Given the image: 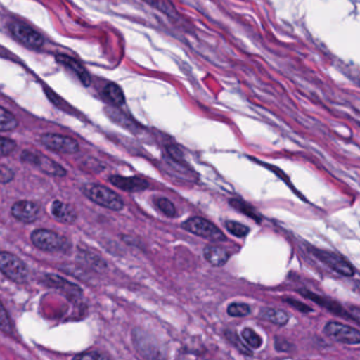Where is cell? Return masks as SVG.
Masks as SVG:
<instances>
[{
  "instance_id": "277c9868",
  "label": "cell",
  "mask_w": 360,
  "mask_h": 360,
  "mask_svg": "<svg viewBox=\"0 0 360 360\" xmlns=\"http://www.w3.org/2000/svg\"><path fill=\"white\" fill-rule=\"evenodd\" d=\"M32 243L38 249L46 252H58L67 247V239L58 233L46 229H38L31 235Z\"/></svg>"
},
{
  "instance_id": "52a82bcc",
  "label": "cell",
  "mask_w": 360,
  "mask_h": 360,
  "mask_svg": "<svg viewBox=\"0 0 360 360\" xmlns=\"http://www.w3.org/2000/svg\"><path fill=\"white\" fill-rule=\"evenodd\" d=\"M323 331L335 342L346 345L360 344V331L350 326L331 321L326 325Z\"/></svg>"
},
{
  "instance_id": "6da1fadb",
  "label": "cell",
  "mask_w": 360,
  "mask_h": 360,
  "mask_svg": "<svg viewBox=\"0 0 360 360\" xmlns=\"http://www.w3.org/2000/svg\"><path fill=\"white\" fill-rule=\"evenodd\" d=\"M82 192L93 202L101 207H107L112 211H120L124 209V201L117 193L107 186L101 184H86L82 188Z\"/></svg>"
},
{
  "instance_id": "cb8c5ba5",
  "label": "cell",
  "mask_w": 360,
  "mask_h": 360,
  "mask_svg": "<svg viewBox=\"0 0 360 360\" xmlns=\"http://www.w3.org/2000/svg\"><path fill=\"white\" fill-rule=\"evenodd\" d=\"M226 338L230 340L231 344H233V346H234L237 350L240 351L243 354L252 355V351L241 342V340H239L238 335H237L235 332L228 331L226 332Z\"/></svg>"
},
{
  "instance_id": "7c38bea8",
  "label": "cell",
  "mask_w": 360,
  "mask_h": 360,
  "mask_svg": "<svg viewBox=\"0 0 360 360\" xmlns=\"http://www.w3.org/2000/svg\"><path fill=\"white\" fill-rule=\"evenodd\" d=\"M51 212L55 219L63 224H72L77 218V213L71 205L63 202L60 200H55L51 207Z\"/></svg>"
},
{
  "instance_id": "4fadbf2b",
  "label": "cell",
  "mask_w": 360,
  "mask_h": 360,
  "mask_svg": "<svg viewBox=\"0 0 360 360\" xmlns=\"http://www.w3.org/2000/svg\"><path fill=\"white\" fill-rule=\"evenodd\" d=\"M56 60L58 61V63H60L61 65H65V67L72 70V71L77 75V77L79 78L80 82H82L84 86H90V75H89L88 71L84 69V67L82 63H78L77 60L72 58V57L67 56V55L63 54L57 55Z\"/></svg>"
},
{
  "instance_id": "8fae6325",
  "label": "cell",
  "mask_w": 360,
  "mask_h": 360,
  "mask_svg": "<svg viewBox=\"0 0 360 360\" xmlns=\"http://www.w3.org/2000/svg\"><path fill=\"white\" fill-rule=\"evenodd\" d=\"M110 182L116 188L131 193L141 192L149 186V184L145 179H139V177H124L115 175V176L110 177Z\"/></svg>"
},
{
  "instance_id": "9a60e30c",
  "label": "cell",
  "mask_w": 360,
  "mask_h": 360,
  "mask_svg": "<svg viewBox=\"0 0 360 360\" xmlns=\"http://www.w3.org/2000/svg\"><path fill=\"white\" fill-rule=\"evenodd\" d=\"M259 316L264 321H270L275 325L285 326L289 321V315L279 309L264 308L260 311Z\"/></svg>"
},
{
  "instance_id": "484cf974",
  "label": "cell",
  "mask_w": 360,
  "mask_h": 360,
  "mask_svg": "<svg viewBox=\"0 0 360 360\" xmlns=\"http://www.w3.org/2000/svg\"><path fill=\"white\" fill-rule=\"evenodd\" d=\"M73 360H110L105 355L98 352H86L76 355Z\"/></svg>"
},
{
  "instance_id": "44dd1931",
  "label": "cell",
  "mask_w": 360,
  "mask_h": 360,
  "mask_svg": "<svg viewBox=\"0 0 360 360\" xmlns=\"http://www.w3.org/2000/svg\"><path fill=\"white\" fill-rule=\"evenodd\" d=\"M0 331L6 334L13 333L12 321H11L10 316H8V311L4 308L1 302H0Z\"/></svg>"
},
{
  "instance_id": "5bb4252c",
  "label": "cell",
  "mask_w": 360,
  "mask_h": 360,
  "mask_svg": "<svg viewBox=\"0 0 360 360\" xmlns=\"http://www.w3.org/2000/svg\"><path fill=\"white\" fill-rule=\"evenodd\" d=\"M203 255L207 262L215 266H224L230 258V253L224 248L217 247V245L205 247Z\"/></svg>"
},
{
  "instance_id": "d4e9b609",
  "label": "cell",
  "mask_w": 360,
  "mask_h": 360,
  "mask_svg": "<svg viewBox=\"0 0 360 360\" xmlns=\"http://www.w3.org/2000/svg\"><path fill=\"white\" fill-rule=\"evenodd\" d=\"M16 148V143L12 139L0 137V158H6L10 155Z\"/></svg>"
},
{
  "instance_id": "ba28073f",
  "label": "cell",
  "mask_w": 360,
  "mask_h": 360,
  "mask_svg": "<svg viewBox=\"0 0 360 360\" xmlns=\"http://www.w3.org/2000/svg\"><path fill=\"white\" fill-rule=\"evenodd\" d=\"M40 141L44 147L58 153L75 154L79 151L77 141L63 135L44 134L40 137Z\"/></svg>"
},
{
  "instance_id": "2e32d148",
  "label": "cell",
  "mask_w": 360,
  "mask_h": 360,
  "mask_svg": "<svg viewBox=\"0 0 360 360\" xmlns=\"http://www.w3.org/2000/svg\"><path fill=\"white\" fill-rule=\"evenodd\" d=\"M18 127L15 116L11 112L6 111L4 108L0 107V132H8L13 131Z\"/></svg>"
},
{
  "instance_id": "83f0119b",
  "label": "cell",
  "mask_w": 360,
  "mask_h": 360,
  "mask_svg": "<svg viewBox=\"0 0 360 360\" xmlns=\"http://www.w3.org/2000/svg\"><path fill=\"white\" fill-rule=\"evenodd\" d=\"M287 302L288 304H291L292 307H294V308L297 309V310L300 311V312L309 313L312 311V309H311L310 307L302 304V302H297V300H291V298H289V300H287Z\"/></svg>"
},
{
  "instance_id": "5b68a950",
  "label": "cell",
  "mask_w": 360,
  "mask_h": 360,
  "mask_svg": "<svg viewBox=\"0 0 360 360\" xmlns=\"http://www.w3.org/2000/svg\"><path fill=\"white\" fill-rule=\"evenodd\" d=\"M315 257L319 258L321 262L327 264L332 270L338 272L342 276L351 277L355 274L354 268L347 258L335 252L327 251V250L313 249Z\"/></svg>"
},
{
  "instance_id": "d6986e66",
  "label": "cell",
  "mask_w": 360,
  "mask_h": 360,
  "mask_svg": "<svg viewBox=\"0 0 360 360\" xmlns=\"http://www.w3.org/2000/svg\"><path fill=\"white\" fill-rule=\"evenodd\" d=\"M243 338L245 340L248 345L252 348L258 349L262 347V340L257 333L250 329V328H245L243 331Z\"/></svg>"
},
{
  "instance_id": "7a4b0ae2",
  "label": "cell",
  "mask_w": 360,
  "mask_h": 360,
  "mask_svg": "<svg viewBox=\"0 0 360 360\" xmlns=\"http://www.w3.org/2000/svg\"><path fill=\"white\" fill-rule=\"evenodd\" d=\"M0 271L17 283H25L29 277V270L25 262L8 252H0Z\"/></svg>"
},
{
  "instance_id": "ffe728a7",
  "label": "cell",
  "mask_w": 360,
  "mask_h": 360,
  "mask_svg": "<svg viewBox=\"0 0 360 360\" xmlns=\"http://www.w3.org/2000/svg\"><path fill=\"white\" fill-rule=\"evenodd\" d=\"M226 228L231 234L239 237V238H243L249 234V228L245 226V224H239V222L226 221Z\"/></svg>"
},
{
  "instance_id": "8992f818",
  "label": "cell",
  "mask_w": 360,
  "mask_h": 360,
  "mask_svg": "<svg viewBox=\"0 0 360 360\" xmlns=\"http://www.w3.org/2000/svg\"><path fill=\"white\" fill-rule=\"evenodd\" d=\"M21 160L27 164L37 167L39 170L51 176L63 177L67 175V171L51 158H46L44 154L34 151H25L21 154Z\"/></svg>"
},
{
  "instance_id": "ac0fdd59",
  "label": "cell",
  "mask_w": 360,
  "mask_h": 360,
  "mask_svg": "<svg viewBox=\"0 0 360 360\" xmlns=\"http://www.w3.org/2000/svg\"><path fill=\"white\" fill-rule=\"evenodd\" d=\"M230 203L232 205L233 207L238 210V211L243 212L245 215L249 216V217L253 218V219L259 220L257 213L254 211L253 207L248 205V203H245V201L240 200V199H232Z\"/></svg>"
},
{
  "instance_id": "e0dca14e",
  "label": "cell",
  "mask_w": 360,
  "mask_h": 360,
  "mask_svg": "<svg viewBox=\"0 0 360 360\" xmlns=\"http://www.w3.org/2000/svg\"><path fill=\"white\" fill-rule=\"evenodd\" d=\"M105 94L114 105H122L126 101L124 92L120 86L116 84H109L105 88Z\"/></svg>"
},
{
  "instance_id": "9c48e42d",
  "label": "cell",
  "mask_w": 360,
  "mask_h": 360,
  "mask_svg": "<svg viewBox=\"0 0 360 360\" xmlns=\"http://www.w3.org/2000/svg\"><path fill=\"white\" fill-rule=\"evenodd\" d=\"M8 29H10L12 35L19 41L25 44V46L35 49L41 48L44 46V38L29 25L14 22L11 23Z\"/></svg>"
},
{
  "instance_id": "4316f807",
  "label": "cell",
  "mask_w": 360,
  "mask_h": 360,
  "mask_svg": "<svg viewBox=\"0 0 360 360\" xmlns=\"http://www.w3.org/2000/svg\"><path fill=\"white\" fill-rule=\"evenodd\" d=\"M14 176L15 174L12 169L4 166V165H0V182L1 184H8V182L12 181Z\"/></svg>"
},
{
  "instance_id": "7402d4cb",
  "label": "cell",
  "mask_w": 360,
  "mask_h": 360,
  "mask_svg": "<svg viewBox=\"0 0 360 360\" xmlns=\"http://www.w3.org/2000/svg\"><path fill=\"white\" fill-rule=\"evenodd\" d=\"M156 205H158V209H160L165 215L169 216V217H174V216H176V207H175V205H173L169 199L165 198V197L158 198V200H156Z\"/></svg>"
},
{
  "instance_id": "603a6c76",
  "label": "cell",
  "mask_w": 360,
  "mask_h": 360,
  "mask_svg": "<svg viewBox=\"0 0 360 360\" xmlns=\"http://www.w3.org/2000/svg\"><path fill=\"white\" fill-rule=\"evenodd\" d=\"M251 310L250 307L245 304H239V302H234L230 304L228 308V314L233 317H243L250 314Z\"/></svg>"
},
{
  "instance_id": "30bf717a",
  "label": "cell",
  "mask_w": 360,
  "mask_h": 360,
  "mask_svg": "<svg viewBox=\"0 0 360 360\" xmlns=\"http://www.w3.org/2000/svg\"><path fill=\"white\" fill-rule=\"evenodd\" d=\"M12 214L16 219L22 222L35 221L39 217V207L33 201L21 200L14 203L12 207Z\"/></svg>"
},
{
  "instance_id": "f1b7e54d",
  "label": "cell",
  "mask_w": 360,
  "mask_h": 360,
  "mask_svg": "<svg viewBox=\"0 0 360 360\" xmlns=\"http://www.w3.org/2000/svg\"><path fill=\"white\" fill-rule=\"evenodd\" d=\"M169 153H170V155L172 156L174 160H180L182 158V154L181 152L179 151V150H177L176 148L172 147V148H168Z\"/></svg>"
},
{
  "instance_id": "3957f363",
  "label": "cell",
  "mask_w": 360,
  "mask_h": 360,
  "mask_svg": "<svg viewBox=\"0 0 360 360\" xmlns=\"http://www.w3.org/2000/svg\"><path fill=\"white\" fill-rule=\"evenodd\" d=\"M182 228L192 234L213 241H224L226 236L224 233L209 220L201 217H193L182 224Z\"/></svg>"
}]
</instances>
